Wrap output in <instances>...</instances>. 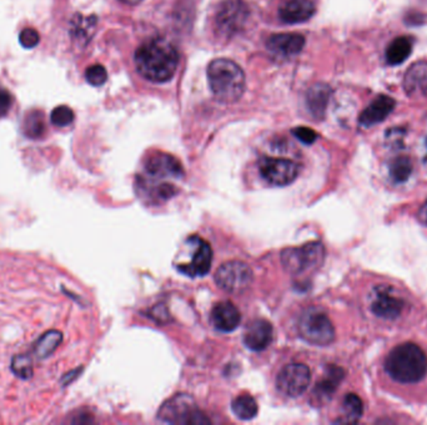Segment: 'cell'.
Wrapping results in <instances>:
<instances>
[{"label": "cell", "mask_w": 427, "mask_h": 425, "mask_svg": "<svg viewBox=\"0 0 427 425\" xmlns=\"http://www.w3.org/2000/svg\"><path fill=\"white\" fill-rule=\"evenodd\" d=\"M179 64V54L174 46L161 38L148 40L135 53V67L139 74L154 83L170 80Z\"/></svg>", "instance_id": "6da1fadb"}, {"label": "cell", "mask_w": 427, "mask_h": 425, "mask_svg": "<svg viewBox=\"0 0 427 425\" xmlns=\"http://www.w3.org/2000/svg\"><path fill=\"white\" fill-rule=\"evenodd\" d=\"M385 370L399 383H417L423 379L427 373L426 354L421 347L415 343H402L388 353Z\"/></svg>", "instance_id": "7a4b0ae2"}, {"label": "cell", "mask_w": 427, "mask_h": 425, "mask_svg": "<svg viewBox=\"0 0 427 425\" xmlns=\"http://www.w3.org/2000/svg\"><path fill=\"white\" fill-rule=\"evenodd\" d=\"M208 80L214 97L219 102H235L245 89V74L230 59H217L208 68Z\"/></svg>", "instance_id": "3957f363"}, {"label": "cell", "mask_w": 427, "mask_h": 425, "mask_svg": "<svg viewBox=\"0 0 427 425\" xmlns=\"http://www.w3.org/2000/svg\"><path fill=\"white\" fill-rule=\"evenodd\" d=\"M158 418L170 424H209L210 419L196 408L193 398L188 394H177L168 399L160 408Z\"/></svg>", "instance_id": "277c9868"}, {"label": "cell", "mask_w": 427, "mask_h": 425, "mask_svg": "<svg viewBox=\"0 0 427 425\" xmlns=\"http://www.w3.org/2000/svg\"><path fill=\"white\" fill-rule=\"evenodd\" d=\"M325 260L321 242H309L300 247H289L281 252V263L291 274H301L319 268Z\"/></svg>", "instance_id": "5b68a950"}, {"label": "cell", "mask_w": 427, "mask_h": 425, "mask_svg": "<svg viewBox=\"0 0 427 425\" xmlns=\"http://www.w3.org/2000/svg\"><path fill=\"white\" fill-rule=\"evenodd\" d=\"M297 329L304 340L315 346H327L335 340L334 324L330 318L318 308H309L302 313Z\"/></svg>", "instance_id": "8992f818"}, {"label": "cell", "mask_w": 427, "mask_h": 425, "mask_svg": "<svg viewBox=\"0 0 427 425\" xmlns=\"http://www.w3.org/2000/svg\"><path fill=\"white\" fill-rule=\"evenodd\" d=\"M250 9L244 0H225L217 8L215 14V29L217 34L225 39L233 38L244 28Z\"/></svg>", "instance_id": "52a82bcc"}, {"label": "cell", "mask_w": 427, "mask_h": 425, "mask_svg": "<svg viewBox=\"0 0 427 425\" xmlns=\"http://www.w3.org/2000/svg\"><path fill=\"white\" fill-rule=\"evenodd\" d=\"M369 306L371 312L377 317L384 319H396L399 318L405 308L407 306V302L402 295H400L399 291L393 288V286H376L372 288L369 295Z\"/></svg>", "instance_id": "ba28073f"}, {"label": "cell", "mask_w": 427, "mask_h": 425, "mask_svg": "<svg viewBox=\"0 0 427 425\" xmlns=\"http://www.w3.org/2000/svg\"><path fill=\"white\" fill-rule=\"evenodd\" d=\"M254 274L245 262L229 261L217 268L215 282L217 287L228 293H243L250 287Z\"/></svg>", "instance_id": "9c48e42d"}, {"label": "cell", "mask_w": 427, "mask_h": 425, "mask_svg": "<svg viewBox=\"0 0 427 425\" xmlns=\"http://www.w3.org/2000/svg\"><path fill=\"white\" fill-rule=\"evenodd\" d=\"M260 175L273 186H287L297 180L300 166L292 160L265 156L259 162Z\"/></svg>", "instance_id": "30bf717a"}, {"label": "cell", "mask_w": 427, "mask_h": 425, "mask_svg": "<svg viewBox=\"0 0 427 425\" xmlns=\"http://www.w3.org/2000/svg\"><path fill=\"white\" fill-rule=\"evenodd\" d=\"M311 382V372L308 365L302 363H292L281 369L276 386L283 394L287 397H300L305 393Z\"/></svg>", "instance_id": "8fae6325"}, {"label": "cell", "mask_w": 427, "mask_h": 425, "mask_svg": "<svg viewBox=\"0 0 427 425\" xmlns=\"http://www.w3.org/2000/svg\"><path fill=\"white\" fill-rule=\"evenodd\" d=\"M195 242V251L191 262L187 265H180L179 271L189 277H203L209 273L212 263V250L210 244L201 238L193 237Z\"/></svg>", "instance_id": "7c38bea8"}, {"label": "cell", "mask_w": 427, "mask_h": 425, "mask_svg": "<svg viewBox=\"0 0 427 425\" xmlns=\"http://www.w3.org/2000/svg\"><path fill=\"white\" fill-rule=\"evenodd\" d=\"M145 171L156 179H179L184 175L182 164L169 153H155L145 162Z\"/></svg>", "instance_id": "4fadbf2b"}, {"label": "cell", "mask_w": 427, "mask_h": 425, "mask_svg": "<svg viewBox=\"0 0 427 425\" xmlns=\"http://www.w3.org/2000/svg\"><path fill=\"white\" fill-rule=\"evenodd\" d=\"M404 89L416 102H427V62L411 65L405 74Z\"/></svg>", "instance_id": "5bb4252c"}, {"label": "cell", "mask_w": 427, "mask_h": 425, "mask_svg": "<svg viewBox=\"0 0 427 425\" xmlns=\"http://www.w3.org/2000/svg\"><path fill=\"white\" fill-rule=\"evenodd\" d=\"M273 337L271 323L266 319H255L246 327L244 343L250 351H262L270 346Z\"/></svg>", "instance_id": "9a60e30c"}, {"label": "cell", "mask_w": 427, "mask_h": 425, "mask_svg": "<svg viewBox=\"0 0 427 425\" xmlns=\"http://www.w3.org/2000/svg\"><path fill=\"white\" fill-rule=\"evenodd\" d=\"M305 46V38L301 34H275L268 40V49L280 59L295 57Z\"/></svg>", "instance_id": "2e32d148"}, {"label": "cell", "mask_w": 427, "mask_h": 425, "mask_svg": "<svg viewBox=\"0 0 427 425\" xmlns=\"http://www.w3.org/2000/svg\"><path fill=\"white\" fill-rule=\"evenodd\" d=\"M241 322L238 307L229 300L219 302L211 311V323L222 332H233L239 327Z\"/></svg>", "instance_id": "e0dca14e"}, {"label": "cell", "mask_w": 427, "mask_h": 425, "mask_svg": "<svg viewBox=\"0 0 427 425\" xmlns=\"http://www.w3.org/2000/svg\"><path fill=\"white\" fill-rule=\"evenodd\" d=\"M315 11L313 0H285L280 6L279 17L286 24L302 23L313 17Z\"/></svg>", "instance_id": "ac0fdd59"}, {"label": "cell", "mask_w": 427, "mask_h": 425, "mask_svg": "<svg viewBox=\"0 0 427 425\" xmlns=\"http://www.w3.org/2000/svg\"><path fill=\"white\" fill-rule=\"evenodd\" d=\"M396 102L393 97L386 95H380L376 97L374 102H371L369 108L365 109L362 113L360 115V124L365 127L380 124L384 120L388 118L390 113H393Z\"/></svg>", "instance_id": "d6986e66"}, {"label": "cell", "mask_w": 427, "mask_h": 425, "mask_svg": "<svg viewBox=\"0 0 427 425\" xmlns=\"http://www.w3.org/2000/svg\"><path fill=\"white\" fill-rule=\"evenodd\" d=\"M331 97V89L326 84H315L306 97L309 111L315 119H323Z\"/></svg>", "instance_id": "ffe728a7"}, {"label": "cell", "mask_w": 427, "mask_h": 425, "mask_svg": "<svg viewBox=\"0 0 427 425\" xmlns=\"http://www.w3.org/2000/svg\"><path fill=\"white\" fill-rule=\"evenodd\" d=\"M342 378H344V372L341 368L330 367L327 369V373L325 375L324 379L320 380L319 383L316 384V388L313 391V396H315L319 402H325V400L330 399L331 396L337 391Z\"/></svg>", "instance_id": "44dd1931"}, {"label": "cell", "mask_w": 427, "mask_h": 425, "mask_svg": "<svg viewBox=\"0 0 427 425\" xmlns=\"http://www.w3.org/2000/svg\"><path fill=\"white\" fill-rule=\"evenodd\" d=\"M23 132L32 140H38L46 132V116L41 110H30L23 120Z\"/></svg>", "instance_id": "7402d4cb"}, {"label": "cell", "mask_w": 427, "mask_h": 425, "mask_svg": "<svg viewBox=\"0 0 427 425\" xmlns=\"http://www.w3.org/2000/svg\"><path fill=\"white\" fill-rule=\"evenodd\" d=\"M62 342H63V333L60 330L57 329L48 330L36 340L34 346L35 356L39 359H46L57 351V347L62 344Z\"/></svg>", "instance_id": "603a6c76"}, {"label": "cell", "mask_w": 427, "mask_h": 425, "mask_svg": "<svg viewBox=\"0 0 427 425\" xmlns=\"http://www.w3.org/2000/svg\"><path fill=\"white\" fill-rule=\"evenodd\" d=\"M414 41L410 36H400L388 46L386 60L390 65H399L410 57Z\"/></svg>", "instance_id": "cb8c5ba5"}, {"label": "cell", "mask_w": 427, "mask_h": 425, "mask_svg": "<svg viewBox=\"0 0 427 425\" xmlns=\"http://www.w3.org/2000/svg\"><path fill=\"white\" fill-rule=\"evenodd\" d=\"M342 410H344V415H342V419L339 421L358 423L364 413V404H362L361 398L353 393H350L342 402Z\"/></svg>", "instance_id": "d4e9b609"}, {"label": "cell", "mask_w": 427, "mask_h": 425, "mask_svg": "<svg viewBox=\"0 0 427 425\" xmlns=\"http://www.w3.org/2000/svg\"><path fill=\"white\" fill-rule=\"evenodd\" d=\"M231 409L233 414L241 420L254 419L259 412L257 400L250 396H244V394L233 399Z\"/></svg>", "instance_id": "484cf974"}, {"label": "cell", "mask_w": 427, "mask_h": 425, "mask_svg": "<svg viewBox=\"0 0 427 425\" xmlns=\"http://www.w3.org/2000/svg\"><path fill=\"white\" fill-rule=\"evenodd\" d=\"M12 370L19 378L30 379L34 375L33 359L28 354H18L12 359Z\"/></svg>", "instance_id": "4316f807"}, {"label": "cell", "mask_w": 427, "mask_h": 425, "mask_svg": "<svg viewBox=\"0 0 427 425\" xmlns=\"http://www.w3.org/2000/svg\"><path fill=\"white\" fill-rule=\"evenodd\" d=\"M412 172V162L407 156H400L390 165V175L396 182H405Z\"/></svg>", "instance_id": "83f0119b"}, {"label": "cell", "mask_w": 427, "mask_h": 425, "mask_svg": "<svg viewBox=\"0 0 427 425\" xmlns=\"http://www.w3.org/2000/svg\"><path fill=\"white\" fill-rule=\"evenodd\" d=\"M74 111L67 105L57 106L53 110L52 115H50L52 124L59 126V127H65V126L70 125L74 121Z\"/></svg>", "instance_id": "f1b7e54d"}, {"label": "cell", "mask_w": 427, "mask_h": 425, "mask_svg": "<svg viewBox=\"0 0 427 425\" xmlns=\"http://www.w3.org/2000/svg\"><path fill=\"white\" fill-rule=\"evenodd\" d=\"M86 79L90 85L102 86L108 80V73L103 65L95 64L86 69Z\"/></svg>", "instance_id": "f546056e"}, {"label": "cell", "mask_w": 427, "mask_h": 425, "mask_svg": "<svg viewBox=\"0 0 427 425\" xmlns=\"http://www.w3.org/2000/svg\"><path fill=\"white\" fill-rule=\"evenodd\" d=\"M19 41L25 49H33L39 44L40 35L34 28H25L19 34Z\"/></svg>", "instance_id": "4dcf8cb0"}, {"label": "cell", "mask_w": 427, "mask_h": 425, "mask_svg": "<svg viewBox=\"0 0 427 425\" xmlns=\"http://www.w3.org/2000/svg\"><path fill=\"white\" fill-rule=\"evenodd\" d=\"M292 134L295 135L297 140H300L306 145H311L318 139V134L310 127H302V126L301 127H297V129L292 130Z\"/></svg>", "instance_id": "1f68e13d"}, {"label": "cell", "mask_w": 427, "mask_h": 425, "mask_svg": "<svg viewBox=\"0 0 427 425\" xmlns=\"http://www.w3.org/2000/svg\"><path fill=\"white\" fill-rule=\"evenodd\" d=\"M13 102L14 99L12 94L4 88H0V119L9 113L13 106Z\"/></svg>", "instance_id": "d6a6232c"}, {"label": "cell", "mask_w": 427, "mask_h": 425, "mask_svg": "<svg viewBox=\"0 0 427 425\" xmlns=\"http://www.w3.org/2000/svg\"><path fill=\"white\" fill-rule=\"evenodd\" d=\"M79 370H81V369H75L74 372H72V373H70V375H65V377H64L63 378V384L64 386H68L69 383H70V382H72V380L75 379V378H76V377H78V375H74L75 373H78V372H79Z\"/></svg>", "instance_id": "836d02e7"}, {"label": "cell", "mask_w": 427, "mask_h": 425, "mask_svg": "<svg viewBox=\"0 0 427 425\" xmlns=\"http://www.w3.org/2000/svg\"><path fill=\"white\" fill-rule=\"evenodd\" d=\"M419 217L423 223H427V202L422 206L421 210L419 212Z\"/></svg>", "instance_id": "e575fe53"}, {"label": "cell", "mask_w": 427, "mask_h": 425, "mask_svg": "<svg viewBox=\"0 0 427 425\" xmlns=\"http://www.w3.org/2000/svg\"><path fill=\"white\" fill-rule=\"evenodd\" d=\"M121 1H123V3H126V4L134 6V4H139L142 0H121Z\"/></svg>", "instance_id": "d590c367"}]
</instances>
